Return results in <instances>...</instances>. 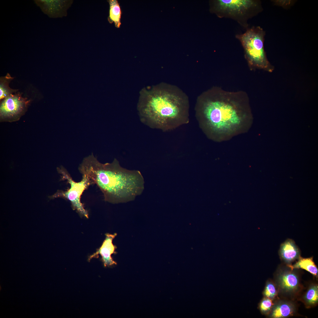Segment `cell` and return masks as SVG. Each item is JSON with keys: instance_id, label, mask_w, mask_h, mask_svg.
I'll return each mask as SVG.
<instances>
[{"instance_id": "obj_1", "label": "cell", "mask_w": 318, "mask_h": 318, "mask_svg": "<svg viewBox=\"0 0 318 318\" xmlns=\"http://www.w3.org/2000/svg\"><path fill=\"white\" fill-rule=\"evenodd\" d=\"M195 110L199 127L215 142L228 140L246 133L250 126L249 99L243 91H229L214 87L199 96Z\"/></svg>"}, {"instance_id": "obj_2", "label": "cell", "mask_w": 318, "mask_h": 318, "mask_svg": "<svg viewBox=\"0 0 318 318\" xmlns=\"http://www.w3.org/2000/svg\"><path fill=\"white\" fill-rule=\"evenodd\" d=\"M102 193L105 200L112 203L134 200L144 189V180L138 170L121 167L115 158L111 163L100 162L93 154L85 158L78 168Z\"/></svg>"}, {"instance_id": "obj_3", "label": "cell", "mask_w": 318, "mask_h": 318, "mask_svg": "<svg viewBox=\"0 0 318 318\" xmlns=\"http://www.w3.org/2000/svg\"><path fill=\"white\" fill-rule=\"evenodd\" d=\"M176 88L161 84L141 91L138 108L141 121L150 127L163 131L189 122V104Z\"/></svg>"}, {"instance_id": "obj_4", "label": "cell", "mask_w": 318, "mask_h": 318, "mask_svg": "<svg viewBox=\"0 0 318 318\" xmlns=\"http://www.w3.org/2000/svg\"><path fill=\"white\" fill-rule=\"evenodd\" d=\"M265 32L260 26L248 28L235 37L243 47L245 58L251 70L261 69L271 72L274 67L267 58L264 47Z\"/></svg>"}, {"instance_id": "obj_5", "label": "cell", "mask_w": 318, "mask_h": 318, "mask_svg": "<svg viewBox=\"0 0 318 318\" xmlns=\"http://www.w3.org/2000/svg\"><path fill=\"white\" fill-rule=\"evenodd\" d=\"M263 10L261 1L256 0H216L210 1V11L220 18L236 21L248 28V20Z\"/></svg>"}, {"instance_id": "obj_6", "label": "cell", "mask_w": 318, "mask_h": 318, "mask_svg": "<svg viewBox=\"0 0 318 318\" xmlns=\"http://www.w3.org/2000/svg\"><path fill=\"white\" fill-rule=\"evenodd\" d=\"M59 173L62 175V179L66 180L70 184V188L64 191L58 190L51 198H62L69 200L73 209L76 210L81 215L86 218H88V214L84 208L83 204L81 202V198L85 190L90 185L94 184L92 181L86 175H82V179L80 182L74 181L67 170L63 166L57 168Z\"/></svg>"}, {"instance_id": "obj_7", "label": "cell", "mask_w": 318, "mask_h": 318, "mask_svg": "<svg viewBox=\"0 0 318 318\" xmlns=\"http://www.w3.org/2000/svg\"><path fill=\"white\" fill-rule=\"evenodd\" d=\"M0 101V121L12 122L18 120L24 114L30 100L18 92L10 94Z\"/></svg>"}, {"instance_id": "obj_8", "label": "cell", "mask_w": 318, "mask_h": 318, "mask_svg": "<svg viewBox=\"0 0 318 318\" xmlns=\"http://www.w3.org/2000/svg\"><path fill=\"white\" fill-rule=\"evenodd\" d=\"M42 11L50 17H62L67 15V11L72 1L67 0L34 1Z\"/></svg>"}, {"instance_id": "obj_9", "label": "cell", "mask_w": 318, "mask_h": 318, "mask_svg": "<svg viewBox=\"0 0 318 318\" xmlns=\"http://www.w3.org/2000/svg\"><path fill=\"white\" fill-rule=\"evenodd\" d=\"M117 235L116 233H106L105 238L101 246L95 253L89 256L88 260L90 261L92 258H97L98 255L100 254L105 267L116 265L117 263L113 260L111 255L116 253L115 250L117 247L113 244L112 241Z\"/></svg>"}, {"instance_id": "obj_10", "label": "cell", "mask_w": 318, "mask_h": 318, "mask_svg": "<svg viewBox=\"0 0 318 318\" xmlns=\"http://www.w3.org/2000/svg\"><path fill=\"white\" fill-rule=\"evenodd\" d=\"M276 279L277 284L283 292L292 293L298 289L299 280L297 274L290 269L280 271Z\"/></svg>"}, {"instance_id": "obj_11", "label": "cell", "mask_w": 318, "mask_h": 318, "mask_svg": "<svg viewBox=\"0 0 318 318\" xmlns=\"http://www.w3.org/2000/svg\"><path fill=\"white\" fill-rule=\"evenodd\" d=\"M279 255L282 260L288 265L300 257V252L294 241L288 239L281 245Z\"/></svg>"}, {"instance_id": "obj_12", "label": "cell", "mask_w": 318, "mask_h": 318, "mask_svg": "<svg viewBox=\"0 0 318 318\" xmlns=\"http://www.w3.org/2000/svg\"><path fill=\"white\" fill-rule=\"evenodd\" d=\"M295 311V307L291 302L280 301L273 305L270 317L274 318L286 317L292 315Z\"/></svg>"}, {"instance_id": "obj_13", "label": "cell", "mask_w": 318, "mask_h": 318, "mask_svg": "<svg viewBox=\"0 0 318 318\" xmlns=\"http://www.w3.org/2000/svg\"><path fill=\"white\" fill-rule=\"evenodd\" d=\"M108 1L109 4L108 21L110 24L114 23L115 27L119 28L121 24L122 13L120 4L117 0H109Z\"/></svg>"}, {"instance_id": "obj_14", "label": "cell", "mask_w": 318, "mask_h": 318, "mask_svg": "<svg viewBox=\"0 0 318 318\" xmlns=\"http://www.w3.org/2000/svg\"><path fill=\"white\" fill-rule=\"evenodd\" d=\"M288 266L292 270L301 268L307 270L315 276L318 275L317 268L312 257L305 258L300 257L298 261L294 265H288Z\"/></svg>"}, {"instance_id": "obj_15", "label": "cell", "mask_w": 318, "mask_h": 318, "mask_svg": "<svg viewBox=\"0 0 318 318\" xmlns=\"http://www.w3.org/2000/svg\"><path fill=\"white\" fill-rule=\"evenodd\" d=\"M14 78L12 77L9 73L0 78V101L13 93L16 92L18 90L13 89L9 87L10 82Z\"/></svg>"}, {"instance_id": "obj_16", "label": "cell", "mask_w": 318, "mask_h": 318, "mask_svg": "<svg viewBox=\"0 0 318 318\" xmlns=\"http://www.w3.org/2000/svg\"><path fill=\"white\" fill-rule=\"evenodd\" d=\"M304 299L308 305L312 306L316 304L318 301V287L317 285L311 286L305 294Z\"/></svg>"}, {"instance_id": "obj_17", "label": "cell", "mask_w": 318, "mask_h": 318, "mask_svg": "<svg viewBox=\"0 0 318 318\" xmlns=\"http://www.w3.org/2000/svg\"><path fill=\"white\" fill-rule=\"evenodd\" d=\"M273 305L271 299L265 297L261 301L259 308L263 314H267L270 312Z\"/></svg>"}, {"instance_id": "obj_18", "label": "cell", "mask_w": 318, "mask_h": 318, "mask_svg": "<svg viewBox=\"0 0 318 318\" xmlns=\"http://www.w3.org/2000/svg\"><path fill=\"white\" fill-rule=\"evenodd\" d=\"M263 294L265 297L271 299L274 298L277 294V290L273 283L271 281L267 282Z\"/></svg>"}, {"instance_id": "obj_19", "label": "cell", "mask_w": 318, "mask_h": 318, "mask_svg": "<svg viewBox=\"0 0 318 318\" xmlns=\"http://www.w3.org/2000/svg\"><path fill=\"white\" fill-rule=\"evenodd\" d=\"M271 1L274 5L285 9L291 8L296 2V1L292 0H275Z\"/></svg>"}]
</instances>
